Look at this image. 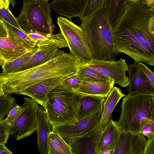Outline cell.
Listing matches in <instances>:
<instances>
[{
  "mask_svg": "<svg viewBox=\"0 0 154 154\" xmlns=\"http://www.w3.org/2000/svg\"><path fill=\"white\" fill-rule=\"evenodd\" d=\"M106 0H88L80 20H84L95 13L102 7Z\"/></svg>",
  "mask_w": 154,
  "mask_h": 154,
  "instance_id": "4dcf8cb0",
  "label": "cell"
},
{
  "mask_svg": "<svg viewBox=\"0 0 154 154\" xmlns=\"http://www.w3.org/2000/svg\"><path fill=\"white\" fill-rule=\"evenodd\" d=\"M20 27L28 34H52L54 27L48 1L31 0L23 4L16 18Z\"/></svg>",
  "mask_w": 154,
  "mask_h": 154,
  "instance_id": "8992f818",
  "label": "cell"
},
{
  "mask_svg": "<svg viewBox=\"0 0 154 154\" xmlns=\"http://www.w3.org/2000/svg\"><path fill=\"white\" fill-rule=\"evenodd\" d=\"M80 61L70 52L60 50L57 53L41 65L23 71L0 74V88L8 94H18L22 91L45 80L64 78L77 71Z\"/></svg>",
  "mask_w": 154,
  "mask_h": 154,
  "instance_id": "7a4b0ae2",
  "label": "cell"
},
{
  "mask_svg": "<svg viewBox=\"0 0 154 154\" xmlns=\"http://www.w3.org/2000/svg\"><path fill=\"white\" fill-rule=\"evenodd\" d=\"M52 131V125L48 120L45 109L38 106L37 123V142L41 154H49L48 139Z\"/></svg>",
  "mask_w": 154,
  "mask_h": 154,
  "instance_id": "5bb4252c",
  "label": "cell"
},
{
  "mask_svg": "<svg viewBox=\"0 0 154 154\" xmlns=\"http://www.w3.org/2000/svg\"><path fill=\"white\" fill-rule=\"evenodd\" d=\"M11 125L5 119L0 120V145L5 144L11 133Z\"/></svg>",
  "mask_w": 154,
  "mask_h": 154,
  "instance_id": "836d02e7",
  "label": "cell"
},
{
  "mask_svg": "<svg viewBox=\"0 0 154 154\" xmlns=\"http://www.w3.org/2000/svg\"><path fill=\"white\" fill-rule=\"evenodd\" d=\"M23 109V105L20 106L15 104L8 112L6 120L11 125L21 113Z\"/></svg>",
  "mask_w": 154,
  "mask_h": 154,
  "instance_id": "e575fe53",
  "label": "cell"
},
{
  "mask_svg": "<svg viewBox=\"0 0 154 154\" xmlns=\"http://www.w3.org/2000/svg\"><path fill=\"white\" fill-rule=\"evenodd\" d=\"M61 32L65 38L70 52L81 63L90 61L93 58L82 29L71 20L63 17L57 18Z\"/></svg>",
  "mask_w": 154,
  "mask_h": 154,
  "instance_id": "52a82bcc",
  "label": "cell"
},
{
  "mask_svg": "<svg viewBox=\"0 0 154 154\" xmlns=\"http://www.w3.org/2000/svg\"><path fill=\"white\" fill-rule=\"evenodd\" d=\"M137 64L139 69L146 75L154 87V72L142 62H138Z\"/></svg>",
  "mask_w": 154,
  "mask_h": 154,
  "instance_id": "8d00e7d4",
  "label": "cell"
},
{
  "mask_svg": "<svg viewBox=\"0 0 154 154\" xmlns=\"http://www.w3.org/2000/svg\"><path fill=\"white\" fill-rule=\"evenodd\" d=\"M140 134L146 137L148 139L154 137V121H151L141 129Z\"/></svg>",
  "mask_w": 154,
  "mask_h": 154,
  "instance_id": "d590c367",
  "label": "cell"
},
{
  "mask_svg": "<svg viewBox=\"0 0 154 154\" xmlns=\"http://www.w3.org/2000/svg\"><path fill=\"white\" fill-rule=\"evenodd\" d=\"M28 34L36 41L37 47L51 45L60 48L68 46L67 42L61 32L56 34L42 35L38 33Z\"/></svg>",
  "mask_w": 154,
  "mask_h": 154,
  "instance_id": "603a6c76",
  "label": "cell"
},
{
  "mask_svg": "<svg viewBox=\"0 0 154 154\" xmlns=\"http://www.w3.org/2000/svg\"><path fill=\"white\" fill-rule=\"evenodd\" d=\"M30 0H23V4H25Z\"/></svg>",
  "mask_w": 154,
  "mask_h": 154,
  "instance_id": "bcb514c9",
  "label": "cell"
},
{
  "mask_svg": "<svg viewBox=\"0 0 154 154\" xmlns=\"http://www.w3.org/2000/svg\"><path fill=\"white\" fill-rule=\"evenodd\" d=\"M142 0H127L128 2H138L141 1Z\"/></svg>",
  "mask_w": 154,
  "mask_h": 154,
  "instance_id": "f6af8a7d",
  "label": "cell"
},
{
  "mask_svg": "<svg viewBox=\"0 0 154 154\" xmlns=\"http://www.w3.org/2000/svg\"><path fill=\"white\" fill-rule=\"evenodd\" d=\"M150 8V9L151 10V11L154 12V7H152V8Z\"/></svg>",
  "mask_w": 154,
  "mask_h": 154,
  "instance_id": "7dc6e473",
  "label": "cell"
},
{
  "mask_svg": "<svg viewBox=\"0 0 154 154\" xmlns=\"http://www.w3.org/2000/svg\"><path fill=\"white\" fill-rule=\"evenodd\" d=\"M144 154H154V137L148 139Z\"/></svg>",
  "mask_w": 154,
  "mask_h": 154,
  "instance_id": "74e56055",
  "label": "cell"
},
{
  "mask_svg": "<svg viewBox=\"0 0 154 154\" xmlns=\"http://www.w3.org/2000/svg\"><path fill=\"white\" fill-rule=\"evenodd\" d=\"M15 104V98L5 93L0 88V120L7 116Z\"/></svg>",
  "mask_w": 154,
  "mask_h": 154,
  "instance_id": "83f0119b",
  "label": "cell"
},
{
  "mask_svg": "<svg viewBox=\"0 0 154 154\" xmlns=\"http://www.w3.org/2000/svg\"><path fill=\"white\" fill-rule=\"evenodd\" d=\"M10 3L13 8H14L16 5V3L15 0H10Z\"/></svg>",
  "mask_w": 154,
  "mask_h": 154,
  "instance_id": "ee69618b",
  "label": "cell"
},
{
  "mask_svg": "<svg viewBox=\"0 0 154 154\" xmlns=\"http://www.w3.org/2000/svg\"><path fill=\"white\" fill-rule=\"evenodd\" d=\"M147 141L142 134H131L130 154H144Z\"/></svg>",
  "mask_w": 154,
  "mask_h": 154,
  "instance_id": "f1b7e54d",
  "label": "cell"
},
{
  "mask_svg": "<svg viewBox=\"0 0 154 154\" xmlns=\"http://www.w3.org/2000/svg\"><path fill=\"white\" fill-rule=\"evenodd\" d=\"M105 100V98L100 97L81 96L78 120L92 114L101 108Z\"/></svg>",
  "mask_w": 154,
  "mask_h": 154,
  "instance_id": "7402d4cb",
  "label": "cell"
},
{
  "mask_svg": "<svg viewBox=\"0 0 154 154\" xmlns=\"http://www.w3.org/2000/svg\"><path fill=\"white\" fill-rule=\"evenodd\" d=\"M81 96L61 84L48 93L45 108L52 126L78 121Z\"/></svg>",
  "mask_w": 154,
  "mask_h": 154,
  "instance_id": "5b68a950",
  "label": "cell"
},
{
  "mask_svg": "<svg viewBox=\"0 0 154 154\" xmlns=\"http://www.w3.org/2000/svg\"><path fill=\"white\" fill-rule=\"evenodd\" d=\"M49 154H72L70 146L57 133L52 131L48 139Z\"/></svg>",
  "mask_w": 154,
  "mask_h": 154,
  "instance_id": "cb8c5ba5",
  "label": "cell"
},
{
  "mask_svg": "<svg viewBox=\"0 0 154 154\" xmlns=\"http://www.w3.org/2000/svg\"><path fill=\"white\" fill-rule=\"evenodd\" d=\"M23 99V110L11 127L10 135L17 140L27 137L37 130L38 103L31 97Z\"/></svg>",
  "mask_w": 154,
  "mask_h": 154,
  "instance_id": "ba28073f",
  "label": "cell"
},
{
  "mask_svg": "<svg viewBox=\"0 0 154 154\" xmlns=\"http://www.w3.org/2000/svg\"><path fill=\"white\" fill-rule=\"evenodd\" d=\"M113 150H107L100 153V154H113Z\"/></svg>",
  "mask_w": 154,
  "mask_h": 154,
  "instance_id": "7bdbcfd3",
  "label": "cell"
},
{
  "mask_svg": "<svg viewBox=\"0 0 154 154\" xmlns=\"http://www.w3.org/2000/svg\"><path fill=\"white\" fill-rule=\"evenodd\" d=\"M111 116L103 130L98 148L97 154L107 150H113L116 147L121 134Z\"/></svg>",
  "mask_w": 154,
  "mask_h": 154,
  "instance_id": "ac0fdd59",
  "label": "cell"
},
{
  "mask_svg": "<svg viewBox=\"0 0 154 154\" xmlns=\"http://www.w3.org/2000/svg\"><path fill=\"white\" fill-rule=\"evenodd\" d=\"M76 72L82 81L106 82L109 81L112 79L103 75L95 70L80 65Z\"/></svg>",
  "mask_w": 154,
  "mask_h": 154,
  "instance_id": "4316f807",
  "label": "cell"
},
{
  "mask_svg": "<svg viewBox=\"0 0 154 154\" xmlns=\"http://www.w3.org/2000/svg\"><path fill=\"white\" fill-rule=\"evenodd\" d=\"M153 102H154V110H153V112H154V97H153Z\"/></svg>",
  "mask_w": 154,
  "mask_h": 154,
  "instance_id": "c3c4849f",
  "label": "cell"
},
{
  "mask_svg": "<svg viewBox=\"0 0 154 154\" xmlns=\"http://www.w3.org/2000/svg\"><path fill=\"white\" fill-rule=\"evenodd\" d=\"M98 126L69 144L72 154H97L103 131L98 130Z\"/></svg>",
  "mask_w": 154,
  "mask_h": 154,
  "instance_id": "7c38bea8",
  "label": "cell"
},
{
  "mask_svg": "<svg viewBox=\"0 0 154 154\" xmlns=\"http://www.w3.org/2000/svg\"><path fill=\"white\" fill-rule=\"evenodd\" d=\"M131 136L130 133H121L113 154H130Z\"/></svg>",
  "mask_w": 154,
  "mask_h": 154,
  "instance_id": "f546056e",
  "label": "cell"
},
{
  "mask_svg": "<svg viewBox=\"0 0 154 154\" xmlns=\"http://www.w3.org/2000/svg\"><path fill=\"white\" fill-rule=\"evenodd\" d=\"M0 18L2 19L6 27L7 38L8 39L30 50L37 47L36 41L30 37L28 33L12 25L3 19Z\"/></svg>",
  "mask_w": 154,
  "mask_h": 154,
  "instance_id": "ffe728a7",
  "label": "cell"
},
{
  "mask_svg": "<svg viewBox=\"0 0 154 154\" xmlns=\"http://www.w3.org/2000/svg\"><path fill=\"white\" fill-rule=\"evenodd\" d=\"M40 47V50L16 72L23 71L45 63L56 54L60 50L57 47L53 45Z\"/></svg>",
  "mask_w": 154,
  "mask_h": 154,
  "instance_id": "44dd1931",
  "label": "cell"
},
{
  "mask_svg": "<svg viewBox=\"0 0 154 154\" xmlns=\"http://www.w3.org/2000/svg\"><path fill=\"white\" fill-rule=\"evenodd\" d=\"M125 95L119 88L114 87L107 97L103 105V110L98 129L103 130L108 124L112 113L119 100Z\"/></svg>",
  "mask_w": 154,
  "mask_h": 154,
  "instance_id": "d6986e66",
  "label": "cell"
},
{
  "mask_svg": "<svg viewBox=\"0 0 154 154\" xmlns=\"http://www.w3.org/2000/svg\"><path fill=\"white\" fill-rule=\"evenodd\" d=\"M103 108V106L94 113L79 120L75 123H66L52 126V131L58 133L69 145L74 140L85 134L99 126Z\"/></svg>",
  "mask_w": 154,
  "mask_h": 154,
  "instance_id": "9c48e42d",
  "label": "cell"
},
{
  "mask_svg": "<svg viewBox=\"0 0 154 154\" xmlns=\"http://www.w3.org/2000/svg\"><path fill=\"white\" fill-rule=\"evenodd\" d=\"M7 32L6 27L2 19H0V38H7Z\"/></svg>",
  "mask_w": 154,
  "mask_h": 154,
  "instance_id": "f35d334b",
  "label": "cell"
},
{
  "mask_svg": "<svg viewBox=\"0 0 154 154\" xmlns=\"http://www.w3.org/2000/svg\"><path fill=\"white\" fill-rule=\"evenodd\" d=\"M0 17L7 22L20 30L25 32L20 27L16 19L13 15L9 8L0 6Z\"/></svg>",
  "mask_w": 154,
  "mask_h": 154,
  "instance_id": "d6a6232c",
  "label": "cell"
},
{
  "mask_svg": "<svg viewBox=\"0 0 154 154\" xmlns=\"http://www.w3.org/2000/svg\"><path fill=\"white\" fill-rule=\"evenodd\" d=\"M154 96L128 94L124 97L121 105L120 119L115 121L122 133L139 134L143 127L149 122L154 121Z\"/></svg>",
  "mask_w": 154,
  "mask_h": 154,
  "instance_id": "277c9868",
  "label": "cell"
},
{
  "mask_svg": "<svg viewBox=\"0 0 154 154\" xmlns=\"http://www.w3.org/2000/svg\"><path fill=\"white\" fill-rule=\"evenodd\" d=\"M5 146V144L0 145V154H13Z\"/></svg>",
  "mask_w": 154,
  "mask_h": 154,
  "instance_id": "60d3db41",
  "label": "cell"
},
{
  "mask_svg": "<svg viewBox=\"0 0 154 154\" xmlns=\"http://www.w3.org/2000/svg\"><path fill=\"white\" fill-rule=\"evenodd\" d=\"M80 65L91 68L113 79L115 84L123 87L129 84V78L126 74V72L128 70V66L125 60L121 58L117 61L103 60L93 58L88 62L81 63Z\"/></svg>",
  "mask_w": 154,
  "mask_h": 154,
  "instance_id": "30bf717a",
  "label": "cell"
},
{
  "mask_svg": "<svg viewBox=\"0 0 154 154\" xmlns=\"http://www.w3.org/2000/svg\"><path fill=\"white\" fill-rule=\"evenodd\" d=\"M31 50L7 38H0V65L12 62Z\"/></svg>",
  "mask_w": 154,
  "mask_h": 154,
  "instance_id": "e0dca14e",
  "label": "cell"
},
{
  "mask_svg": "<svg viewBox=\"0 0 154 154\" xmlns=\"http://www.w3.org/2000/svg\"><path fill=\"white\" fill-rule=\"evenodd\" d=\"M127 3V0H110L109 13L112 29L123 15Z\"/></svg>",
  "mask_w": 154,
  "mask_h": 154,
  "instance_id": "d4e9b609",
  "label": "cell"
},
{
  "mask_svg": "<svg viewBox=\"0 0 154 154\" xmlns=\"http://www.w3.org/2000/svg\"><path fill=\"white\" fill-rule=\"evenodd\" d=\"M148 22V28L150 32L154 33V12L151 11Z\"/></svg>",
  "mask_w": 154,
  "mask_h": 154,
  "instance_id": "ab89813d",
  "label": "cell"
},
{
  "mask_svg": "<svg viewBox=\"0 0 154 154\" xmlns=\"http://www.w3.org/2000/svg\"><path fill=\"white\" fill-rule=\"evenodd\" d=\"M88 0H54L51 8L58 14L71 20L74 17H81Z\"/></svg>",
  "mask_w": 154,
  "mask_h": 154,
  "instance_id": "9a60e30c",
  "label": "cell"
},
{
  "mask_svg": "<svg viewBox=\"0 0 154 154\" xmlns=\"http://www.w3.org/2000/svg\"><path fill=\"white\" fill-rule=\"evenodd\" d=\"M43 0L45 1H48L50 0Z\"/></svg>",
  "mask_w": 154,
  "mask_h": 154,
  "instance_id": "681fc988",
  "label": "cell"
},
{
  "mask_svg": "<svg viewBox=\"0 0 154 154\" xmlns=\"http://www.w3.org/2000/svg\"><path fill=\"white\" fill-rule=\"evenodd\" d=\"M109 2L110 0H106L101 8L81 21L80 26L85 33L93 58L100 60H115L119 54L109 17Z\"/></svg>",
  "mask_w": 154,
  "mask_h": 154,
  "instance_id": "3957f363",
  "label": "cell"
},
{
  "mask_svg": "<svg viewBox=\"0 0 154 154\" xmlns=\"http://www.w3.org/2000/svg\"><path fill=\"white\" fill-rule=\"evenodd\" d=\"M37 47L14 60L5 63L2 66L3 73H8L16 72L25 64L40 49Z\"/></svg>",
  "mask_w": 154,
  "mask_h": 154,
  "instance_id": "484cf974",
  "label": "cell"
},
{
  "mask_svg": "<svg viewBox=\"0 0 154 154\" xmlns=\"http://www.w3.org/2000/svg\"><path fill=\"white\" fill-rule=\"evenodd\" d=\"M114 84L113 79L106 82L83 80L79 88L74 92L81 96L106 98L111 92Z\"/></svg>",
  "mask_w": 154,
  "mask_h": 154,
  "instance_id": "2e32d148",
  "label": "cell"
},
{
  "mask_svg": "<svg viewBox=\"0 0 154 154\" xmlns=\"http://www.w3.org/2000/svg\"><path fill=\"white\" fill-rule=\"evenodd\" d=\"M82 81L76 72L64 79L61 84L68 89L74 92L79 88Z\"/></svg>",
  "mask_w": 154,
  "mask_h": 154,
  "instance_id": "1f68e13d",
  "label": "cell"
},
{
  "mask_svg": "<svg viewBox=\"0 0 154 154\" xmlns=\"http://www.w3.org/2000/svg\"><path fill=\"white\" fill-rule=\"evenodd\" d=\"M128 69L129 83L128 94L130 96L154 95V87L146 75L139 69L137 63L129 65Z\"/></svg>",
  "mask_w": 154,
  "mask_h": 154,
  "instance_id": "8fae6325",
  "label": "cell"
},
{
  "mask_svg": "<svg viewBox=\"0 0 154 154\" xmlns=\"http://www.w3.org/2000/svg\"><path fill=\"white\" fill-rule=\"evenodd\" d=\"M64 78L56 77L48 79L32 85L18 93L29 97L45 108L48 93L60 84Z\"/></svg>",
  "mask_w": 154,
  "mask_h": 154,
  "instance_id": "4fadbf2b",
  "label": "cell"
},
{
  "mask_svg": "<svg viewBox=\"0 0 154 154\" xmlns=\"http://www.w3.org/2000/svg\"><path fill=\"white\" fill-rule=\"evenodd\" d=\"M10 0H0V6L9 8Z\"/></svg>",
  "mask_w": 154,
  "mask_h": 154,
  "instance_id": "b9f144b4",
  "label": "cell"
},
{
  "mask_svg": "<svg viewBox=\"0 0 154 154\" xmlns=\"http://www.w3.org/2000/svg\"><path fill=\"white\" fill-rule=\"evenodd\" d=\"M151 10L141 1L128 2L112 33L117 52L154 66V33L148 28Z\"/></svg>",
  "mask_w": 154,
  "mask_h": 154,
  "instance_id": "6da1fadb",
  "label": "cell"
}]
</instances>
